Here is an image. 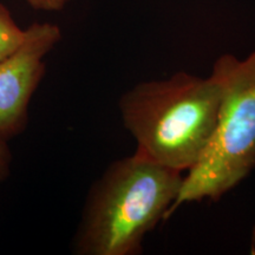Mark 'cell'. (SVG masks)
I'll use <instances>...</instances> for the list:
<instances>
[{
	"label": "cell",
	"instance_id": "cell-1",
	"mask_svg": "<svg viewBox=\"0 0 255 255\" xmlns=\"http://www.w3.org/2000/svg\"><path fill=\"white\" fill-rule=\"evenodd\" d=\"M182 171L135 151L104 170L89 190L72 251L77 255H136L145 235L167 214Z\"/></svg>",
	"mask_w": 255,
	"mask_h": 255
},
{
	"label": "cell",
	"instance_id": "cell-2",
	"mask_svg": "<svg viewBox=\"0 0 255 255\" xmlns=\"http://www.w3.org/2000/svg\"><path fill=\"white\" fill-rule=\"evenodd\" d=\"M221 85L180 71L165 79L141 82L124 92L119 108L136 151L180 171L199 161L218 122Z\"/></svg>",
	"mask_w": 255,
	"mask_h": 255
},
{
	"label": "cell",
	"instance_id": "cell-3",
	"mask_svg": "<svg viewBox=\"0 0 255 255\" xmlns=\"http://www.w3.org/2000/svg\"><path fill=\"white\" fill-rule=\"evenodd\" d=\"M212 75L221 85L218 122L167 219L184 203L221 199L255 169V50L245 59L231 53L219 57Z\"/></svg>",
	"mask_w": 255,
	"mask_h": 255
},
{
	"label": "cell",
	"instance_id": "cell-4",
	"mask_svg": "<svg viewBox=\"0 0 255 255\" xmlns=\"http://www.w3.org/2000/svg\"><path fill=\"white\" fill-rule=\"evenodd\" d=\"M62 39L53 23H33L20 46L0 60V139L7 142L25 129L28 105L45 73V58Z\"/></svg>",
	"mask_w": 255,
	"mask_h": 255
},
{
	"label": "cell",
	"instance_id": "cell-5",
	"mask_svg": "<svg viewBox=\"0 0 255 255\" xmlns=\"http://www.w3.org/2000/svg\"><path fill=\"white\" fill-rule=\"evenodd\" d=\"M26 30H23L12 17L9 9L0 1V60L13 53L23 44Z\"/></svg>",
	"mask_w": 255,
	"mask_h": 255
},
{
	"label": "cell",
	"instance_id": "cell-6",
	"mask_svg": "<svg viewBox=\"0 0 255 255\" xmlns=\"http://www.w3.org/2000/svg\"><path fill=\"white\" fill-rule=\"evenodd\" d=\"M32 8L39 11L58 12L68 6L72 0H25Z\"/></svg>",
	"mask_w": 255,
	"mask_h": 255
},
{
	"label": "cell",
	"instance_id": "cell-7",
	"mask_svg": "<svg viewBox=\"0 0 255 255\" xmlns=\"http://www.w3.org/2000/svg\"><path fill=\"white\" fill-rule=\"evenodd\" d=\"M12 164V154L7 142L0 139V184L9 176Z\"/></svg>",
	"mask_w": 255,
	"mask_h": 255
},
{
	"label": "cell",
	"instance_id": "cell-8",
	"mask_svg": "<svg viewBox=\"0 0 255 255\" xmlns=\"http://www.w3.org/2000/svg\"><path fill=\"white\" fill-rule=\"evenodd\" d=\"M252 240H253V246L255 247V227H254V231H253V239H252Z\"/></svg>",
	"mask_w": 255,
	"mask_h": 255
}]
</instances>
